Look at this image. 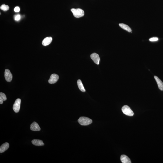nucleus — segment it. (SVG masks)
<instances>
[{"label":"nucleus","mask_w":163,"mask_h":163,"mask_svg":"<svg viewBox=\"0 0 163 163\" xmlns=\"http://www.w3.org/2000/svg\"><path fill=\"white\" fill-rule=\"evenodd\" d=\"M1 9L4 11H7L9 10V7L8 5L3 4L0 7Z\"/></svg>","instance_id":"obj_17"},{"label":"nucleus","mask_w":163,"mask_h":163,"mask_svg":"<svg viewBox=\"0 0 163 163\" xmlns=\"http://www.w3.org/2000/svg\"><path fill=\"white\" fill-rule=\"evenodd\" d=\"M30 129L31 130L33 131H40L41 129L39 127V125L36 122H33L30 126Z\"/></svg>","instance_id":"obj_8"},{"label":"nucleus","mask_w":163,"mask_h":163,"mask_svg":"<svg viewBox=\"0 0 163 163\" xmlns=\"http://www.w3.org/2000/svg\"><path fill=\"white\" fill-rule=\"evenodd\" d=\"M119 25L121 28L123 29L128 32H130L132 31L131 29L127 25L123 23H120L119 24Z\"/></svg>","instance_id":"obj_14"},{"label":"nucleus","mask_w":163,"mask_h":163,"mask_svg":"<svg viewBox=\"0 0 163 163\" xmlns=\"http://www.w3.org/2000/svg\"><path fill=\"white\" fill-rule=\"evenodd\" d=\"M91 58L94 62L97 65L99 64L100 58L99 55L96 53H93L91 55Z\"/></svg>","instance_id":"obj_7"},{"label":"nucleus","mask_w":163,"mask_h":163,"mask_svg":"<svg viewBox=\"0 0 163 163\" xmlns=\"http://www.w3.org/2000/svg\"><path fill=\"white\" fill-rule=\"evenodd\" d=\"M78 122L81 125H88L92 123V120L90 118L85 117H81L78 120Z\"/></svg>","instance_id":"obj_1"},{"label":"nucleus","mask_w":163,"mask_h":163,"mask_svg":"<svg viewBox=\"0 0 163 163\" xmlns=\"http://www.w3.org/2000/svg\"><path fill=\"white\" fill-rule=\"evenodd\" d=\"M71 10L73 13L74 16L76 18L82 17L84 15V11L81 9L73 8L71 9Z\"/></svg>","instance_id":"obj_2"},{"label":"nucleus","mask_w":163,"mask_h":163,"mask_svg":"<svg viewBox=\"0 0 163 163\" xmlns=\"http://www.w3.org/2000/svg\"><path fill=\"white\" fill-rule=\"evenodd\" d=\"M21 103V100L20 99H17L13 105V109L16 113H18L20 111Z\"/></svg>","instance_id":"obj_4"},{"label":"nucleus","mask_w":163,"mask_h":163,"mask_svg":"<svg viewBox=\"0 0 163 163\" xmlns=\"http://www.w3.org/2000/svg\"><path fill=\"white\" fill-rule=\"evenodd\" d=\"M52 40V38L51 37H47L43 40L42 44L44 46L49 45L51 43Z\"/></svg>","instance_id":"obj_9"},{"label":"nucleus","mask_w":163,"mask_h":163,"mask_svg":"<svg viewBox=\"0 0 163 163\" xmlns=\"http://www.w3.org/2000/svg\"><path fill=\"white\" fill-rule=\"evenodd\" d=\"M4 76L5 80L8 82H10L13 78V75L12 73L9 69H5L4 72Z\"/></svg>","instance_id":"obj_5"},{"label":"nucleus","mask_w":163,"mask_h":163,"mask_svg":"<svg viewBox=\"0 0 163 163\" xmlns=\"http://www.w3.org/2000/svg\"><path fill=\"white\" fill-rule=\"evenodd\" d=\"M121 160L123 163H131L130 158L125 155H123L121 156Z\"/></svg>","instance_id":"obj_13"},{"label":"nucleus","mask_w":163,"mask_h":163,"mask_svg":"<svg viewBox=\"0 0 163 163\" xmlns=\"http://www.w3.org/2000/svg\"><path fill=\"white\" fill-rule=\"evenodd\" d=\"M122 112L126 115L132 116L134 115V113L130 108L127 105L123 106L121 109Z\"/></svg>","instance_id":"obj_3"},{"label":"nucleus","mask_w":163,"mask_h":163,"mask_svg":"<svg viewBox=\"0 0 163 163\" xmlns=\"http://www.w3.org/2000/svg\"><path fill=\"white\" fill-rule=\"evenodd\" d=\"M154 77L155 79L156 82H157L158 88H159L160 90L163 91V82L157 76H154Z\"/></svg>","instance_id":"obj_10"},{"label":"nucleus","mask_w":163,"mask_h":163,"mask_svg":"<svg viewBox=\"0 0 163 163\" xmlns=\"http://www.w3.org/2000/svg\"><path fill=\"white\" fill-rule=\"evenodd\" d=\"M59 76L56 74H53L50 76V79L48 81V83L50 84H54L57 82L59 79Z\"/></svg>","instance_id":"obj_6"},{"label":"nucleus","mask_w":163,"mask_h":163,"mask_svg":"<svg viewBox=\"0 0 163 163\" xmlns=\"http://www.w3.org/2000/svg\"><path fill=\"white\" fill-rule=\"evenodd\" d=\"M20 8L18 6L16 7L14 9V11L15 12H17V13L20 12Z\"/></svg>","instance_id":"obj_20"},{"label":"nucleus","mask_w":163,"mask_h":163,"mask_svg":"<svg viewBox=\"0 0 163 163\" xmlns=\"http://www.w3.org/2000/svg\"><path fill=\"white\" fill-rule=\"evenodd\" d=\"M33 144L36 146H43L44 145V144L42 140L37 139H34L32 141Z\"/></svg>","instance_id":"obj_12"},{"label":"nucleus","mask_w":163,"mask_h":163,"mask_svg":"<svg viewBox=\"0 0 163 163\" xmlns=\"http://www.w3.org/2000/svg\"><path fill=\"white\" fill-rule=\"evenodd\" d=\"M158 39L157 37H153L149 39V41L153 42V41H157L158 40Z\"/></svg>","instance_id":"obj_19"},{"label":"nucleus","mask_w":163,"mask_h":163,"mask_svg":"<svg viewBox=\"0 0 163 163\" xmlns=\"http://www.w3.org/2000/svg\"><path fill=\"white\" fill-rule=\"evenodd\" d=\"M77 85L79 89L82 92H85V90L84 88V86H83V84L81 81L79 79L77 82Z\"/></svg>","instance_id":"obj_15"},{"label":"nucleus","mask_w":163,"mask_h":163,"mask_svg":"<svg viewBox=\"0 0 163 163\" xmlns=\"http://www.w3.org/2000/svg\"><path fill=\"white\" fill-rule=\"evenodd\" d=\"M9 147V144L7 142H5L1 146L0 148V152L2 153L7 150Z\"/></svg>","instance_id":"obj_11"},{"label":"nucleus","mask_w":163,"mask_h":163,"mask_svg":"<svg viewBox=\"0 0 163 163\" xmlns=\"http://www.w3.org/2000/svg\"><path fill=\"white\" fill-rule=\"evenodd\" d=\"M6 95L4 93L1 92L0 93V104H3V101H6Z\"/></svg>","instance_id":"obj_16"},{"label":"nucleus","mask_w":163,"mask_h":163,"mask_svg":"<svg viewBox=\"0 0 163 163\" xmlns=\"http://www.w3.org/2000/svg\"><path fill=\"white\" fill-rule=\"evenodd\" d=\"M20 19H21V16H20V15L18 14L15 16V20H16V21H19V20H20Z\"/></svg>","instance_id":"obj_18"}]
</instances>
